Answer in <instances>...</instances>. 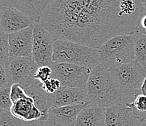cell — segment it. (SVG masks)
I'll list each match as a JSON object with an SVG mask.
<instances>
[{"label": "cell", "instance_id": "obj_27", "mask_svg": "<svg viewBox=\"0 0 146 126\" xmlns=\"http://www.w3.org/2000/svg\"><path fill=\"white\" fill-rule=\"evenodd\" d=\"M140 91H141L142 93L146 95V76L145 77L144 82H143V85H142L141 89H140Z\"/></svg>", "mask_w": 146, "mask_h": 126}, {"label": "cell", "instance_id": "obj_26", "mask_svg": "<svg viewBox=\"0 0 146 126\" xmlns=\"http://www.w3.org/2000/svg\"><path fill=\"white\" fill-rule=\"evenodd\" d=\"M9 87L5 66L0 64V88Z\"/></svg>", "mask_w": 146, "mask_h": 126}, {"label": "cell", "instance_id": "obj_12", "mask_svg": "<svg viewBox=\"0 0 146 126\" xmlns=\"http://www.w3.org/2000/svg\"><path fill=\"white\" fill-rule=\"evenodd\" d=\"M139 120L131 107L116 103L106 107L105 126H138Z\"/></svg>", "mask_w": 146, "mask_h": 126}, {"label": "cell", "instance_id": "obj_8", "mask_svg": "<svg viewBox=\"0 0 146 126\" xmlns=\"http://www.w3.org/2000/svg\"><path fill=\"white\" fill-rule=\"evenodd\" d=\"M55 39L39 22L34 25L32 58L39 66H50L52 63Z\"/></svg>", "mask_w": 146, "mask_h": 126}, {"label": "cell", "instance_id": "obj_25", "mask_svg": "<svg viewBox=\"0 0 146 126\" xmlns=\"http://www.w3.org/2000/svg\"><path fill=\"white\" fill-rule=\"evenodd\" d=\"M42 86L47 93L52 94L56 92L61 87V83L60 81L58 80L56 78L51 77L50 79H47V81L42 83Z\"/></svg>", "mask_w": 146, "mask_h": 126}, {"label": "cell", "instance_id": "obj_24", "mask_svg": "<svg viewBox=\"0 0 146 126\" xmlns=\"http://www.w3.org/2000/svg\"><path fill=\"white\" fill-rule=\"evenodd\" d=\"M29 96L25 91L24 87L19 84H13L10 87V97L12 101L14 103L19 99H23Z\"/></svg>", "mask_w": 146, "mask_h": 126}, {"label": "cell", "instance_id": "obj_7", "mask_svg": "<svg viewBox=\"0 0 146 126\" xmlns=\"http://www.w3.org/2000/svg\"><path fill=\"white\" fill-rule=\"evenodd\" d=\"M52 77L60 81L61 86L85 88L92 69L68 63L52 62Z\"/></svg>", "mask_w": 146, "mask_h": 126}, {"label": "cell", "instance_id": "obj_28", "mask_svg": "<svg viewBox=\"0 0 146 126\" xmlns=\"http://www.w3.org/2000/svg\"><path fill=\"white\" fill-rule=\"evenodd\" d=\"M44 122L40 121V120H36L34 122V125L32 126H44Z\"/></svg>", "mask_w": 146, "mask_h": 126}, {"label": "cell", "instance_id": "obj_14", "mask_svg": "<svg viewBox=\"0 0 146 126\" xmlns=\"http://www.w3.org/2000/svg\"><path fill=\"white\" fill-rule=\"evenodd\" d=\"M55 0H1V5L18 9L35 22H39L42 14Z\"/></svg>", "mask_w": 146, "mask_h": 126}, {"label": "cell", "instance_id": "obj_4", "mask_svg": "<svg viewBox=\"0 0 146 126\" xmlns=\"http://www.w3.org/2000/svg\"><path fill=\"white\" fill-rule=\"evenodd\" d=\"M100 64L111 69L135 60V35L116 36L98 48Z\"/></svg>", "mask_w": 146, "mask_h": 126}, {"label": "cell", "instance_id": "obj_6", "mask_svg": "<svg viewBox=\"0 0 146 126\" xmlns=\"http://www.w3.org/2000/svg\"><path fill=\"white\" fill-rule=\"evenodd\" d=\"M9 87L19 84L27 87L36 82L34 75L39 66L32 58L10 57L4 64Z\"/></svg>", "mask_w": 146, "mask_h": 126}, {"label": "cell", "instance_id": "obj_15", "mask_svg": "<svg viewBox=\"0 0 146 126\" xmlns=\"http://www.w3.org/2000/svg\"><path fill=\"white\" fill-rule=\"evenodd\" d=\"M106 107L89 102L79 112L75 126H105Z\"/></svg>", "mask_w": 146, "mask_h": 126}, {"label": "cell", "instance_id": "obj_13", "mask_svg": "<svg viewBox=\"0 0 146 126\" xmlns=\"http://www.w3.org/2000/svg\"><path fill=\"white\" fill-rule=\"evenodd\" d=\"M87 103L50 108L44 126H75L79 112Z\"/></svg>", "mask_w": 146, "mask_h": 126}, {"label": "cell", "instance_id": "obj_3", "mask_svg": "<svg viewBox=\"0 0 146 126\" xmlns=\"http://www.w3.org/2000/svg\"><path fill=\"white\" fill-rule=\"evenodd\" d=\"M52 61L72 63L90 69L100 64L98 49L65 39L55 40Z\"/></svg>", "mask_w": 146, "mask_h": 126}, {"label": "cell", "instance_id": "obj_16", "mask_svg": "<svg viewBox=\"0 0 146 126\" xmlns=\"http://www.w3.org/2000/svg\"><path fill=\"white\" fill-rule=\"evenodd\" d=\"M11 112L14 116L25 121H36L42 118V112L36 106L34 99L30 95L14 102Z\"/></svg>", "mask_w": 146, "mask_h": 126}, {"label": "cell", "instance_id": "obj_30", "mask_svg": "<svg viewBox=\"0 0 146 126\" xmlns=\"http://www.w3.org/2000/svg\"><path fill=\"white\" fill-rule=\"evenodd\" d=\"M143 7H144V10L146 13V0H143Z\"/></svg>", "mask_w": 146, "mask_h": 126}, {"label": "cell", "instance_id": "obj_20", "mask_svg": "<svg viewBox=\"0 0 146 126\" xmlns=\"http://www.w3.org/2000/svg\"><path fill=\"white\" fill-rule=\"evenodd\" d=\"M35 121H25L16 117L11 111L0 110V126H32Z\"/></svg>", "mask_w": 146, "mask_h": 126}, {"label": "cell", "instance_id": "obj_22", "mask_svg": "<svg viewBox=\"0 0 146 126\" xmlns=\"http://www.w3.org/2000/svg\"><path fill=\"white\" fill-rule=\"evenodd\" d=\"M10 87H11L0 88V110L11 111L13 102L10 97Z\"/></svg>", "mask_w": 146, "mask_h": 126}, {"label": "cell", "instance_id": "obj_23", "mask_svg": "<svg viewBox=\"0 0 146 126\" xmlns=\"http://www.w3.org/2000/svg\"><path fill=\"white\" fill-rule=\"evenodd\" d=\"M52 69L50 66H39L34 75V79L39 81V83H43L47 79H50L52 77Z\"/></svg>", "mask_w": 146, "mask_h": 126}, {"label": "cell", "instance_id": "obj_17", "mask_svg": "<svg viewBox=\"0 0 146 126\" xmlns=\"http://www.w3.org/2000/svg\"><path fill=\"white\" fill-rule=\"evenodd\" d=\"M24 89L26 93L34 99L36 106L42 112V118L40 121L45 122L48 117L50 107L47 99V93L43 89L42 83L37 80L34 84Z\"/></svg>", "mask_w": 146, "mask_h": 126}, {"label": "cell", "instance_id": "obj_11", "mask_svg": "<svg viewBox=\"0 0 146 126\" xmlns=\"http://www.w3.org/2000/svg\"><path fill=\"white\" fill-rule=\"evenodd\" d=\"M34 25L9 34L10 57L32 58Z\"/></svg>", "mask_w": 146, "mask_h": 126}, {"label": "cell", "instance_id": "obj_18", "mask_svg": "<svg viewBox=\"0 0 146 126\" xmlns=\"http://www.w3.org/2000/svg\"><path fill=\"white\" fill-rule=\"evenodd\" d=\"M135 60L146 70V34L135 33Z\"/></svg>", "mask_w": 146, "mask_h": 126}, {"label": "cell", "instance_id": "obj_19", "mask_svg": "<svg viewBox=\"0 0 146 126\" xmlns=\"http://www.w3.org/2000/svg\"><path fill=\"white\" fill-rule=\"evenodd\" d=\"M126 105L132 109L139 121L146 120V95L141 91L137 94L132 103Z\"/></svg>", "mask_w": 146, "mask_h": 126}, {"label": "cell", "instance_id": "obj_29", "mask_svg": "<svg viewBox=\"0 0 146 126\" xmlns=\"http://www.w3.org/2000/svg\"><path fill=\"white\" fill-rule=\"evenodd\" d=\"M138 126H146V120H140V121H139Z\"/></svg>", "mask_w": 146, "mask_h": 126}, {"label": "cell", "instance_id": "obj_2", "mask_svg": "<svg viewBox=\"0 0 146 126\" xmlns=\"http://www.w3.org/2000/svg\"><path fill=\"white\" fill-rule=\"evenodd\" d=\"M86 90L90 102L94 104L108 107L121 103V94L111 70L102 64L92 69Z\"/></svg>", "mask_w": 146, "mask_h": 126}, {"label": "cell", "instance_id": "obj_10", "mask_svg": "<svg viewBox=\"0 0 146 126\" xmlns=\"http://www.w3.org/2000/svg\"><path fill=\"white\" fill-rule=\"evenodd\" d=\"M35 23L32 18L18 9L1 5V31L10 34L29 28Z\"/></svg>", "mask_w": 146, "mask_h": 126}, {"label": "cell", "instance_id": "obj_1", "mask_svg": "<svg viewBox=\"0 0 146 126\" xmlns=\"http://www.w3.org/2000/svg\"><path fill=\"white\" fill-rule=\"evenodd\" d=\"M143 0H55L39 23L55 40L98 49L119 35L137 32Z\"/></svg>", "mask_w": 146, "mask_h": 126}, {"label": "cell", "instance_id": "obj_5", "mask_svg": "<svg viewBox=\"0 0 146 126\" xmlns=\"http://www.w3.org/2000/svg\"><path fill=\"white\" fill-rule=\"evenodd\" d=\"M110 70L121 94V103H131L137 94L140 92L146 70L136 60Z\"/></svg>", "mask_w": 146, "mask_h": 126}, {"label": "cell", "instance_id": "obj_21", "mask_svg": "<svg viewBox=\"0 0 146 126\" xmlns=\"http://www.w3.org/2000/svg\"><path fill=\"white\" fill-rule=\"evenodd\" d=\"M10 58L9 34L1 31L0 34V64L4 66Z\"/></svg>", "mask_w": 146, "mask_h": 126}, {"label": "cell", "instance_id": "obj_9", "mask_svg": "<svg viewBox=\"0 0 146 126\" xmlns=\"http://www.w3.org/2000/svg\"><path fill=\"white\" fill-rule=\"evenodd\" d=\"M50 108L76 106L90 102L88 94L85 88L61 86L52 94L47 93Z\"/></svg>", "mask_w": 146, "mask_h": 126}]
</instances>
